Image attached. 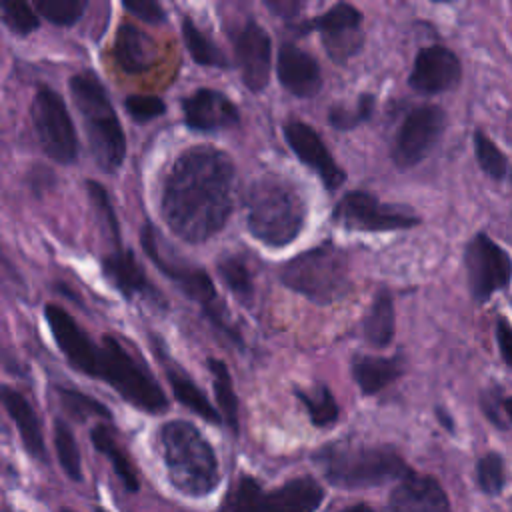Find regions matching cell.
Returning <instances> with one entry per match:
<instances>
[{
    "label": "cell",
    "instance_id": "cell-7",
    "mask_svg": "<svg viewBox=\"0 0 512 512\" xmlns=\"http://www.w3.org/2000/svg\"><path fill=\"white\" fill-rule=\"evenodd\" d=\"M326 480L340 488H370L402 480L410 466L390 446L332 444L316 454Z\"/></svg>",
    "mask_w": 512,
    "mask_h": 512
},
{
    "label": "cell",
    "instance_id": "cell-18",
    "mask_svg": "<svg viewBox=\"0 0 512 512\" xmlns=\"http://www.w3.org/2000/svg\"><path fill=\"white\" fill-rule=\"evenodd\" d=\"M102 274L106 280L128 300L142 298L146 302H152L158 306L162 304V296L154 288V284L148 280L144 268L136 260L132 250L114 248L102 258Z\"/></svg>",
    "mask_w": 512,
    "mask_h": 512
},
{
    "label": "cell",
    "instance_id": "cell-29",
    "mask_svg": "<svg viewBox=\"0 0 512 512\" xmlns=\"http://www.w3.org/2000/svg\"><path fill=\"white\" fill-rule=\"evenodd\" d=\"M182 38L188 54L196 64L208 68H228V58L224 56V52L204 30L198 28V24L190 16L182 18Z\"/></svg>",
    "mask_w": 512,
    "mask_h": 512
},
{
    "label": "cell",
    "instance_id": "cell-6",
    "mask_svg": "<svg viewBox=\"0 0 512 512\" xmlns=\"http://www.w3.org/2000/svg\"><path fill=\"white\" fill-rule=\"evenodd\" d=\"M140 242L148 258L154 262V266L170 282H174L186 298L194 300L202 308V312L212 322V326H216L224 336L240 344L242 338L238 334V328L234 326L224 302L220 300L208 272L196 264L182 260L178 254H172L150 222L142 226Z\"/></svg>",
    "mask_w": 512,
    "mask_h": 512
},
{
    "label": "cell",
    "instance_id": "cell-24",
    "mask_svg": "<svg viewBox=\"0 0 512 512\" xmlns=\"http://www.w3.org/2000/svg\"><path fill=\"white\" fill-rule=\"evenodd\" d=\"M2 404L8 412V416L12 418V422L16 424L28 454L42 460L46 456L42 428H40V420H38L32 404L28 402V398L22 392H18L16 388H10L4 384L2 386Z\"/></svg>",
    "mask_w": 512,
    "mask_h": 512
},
{
    "label": "cell",
    "instance_id": "cell-45",
    "mask_svg": "<svg viewBox=\"0 0 512 512\" xmlns=\"http://www.w3.org/2000/svg\"><path fill=\"white\" fill-rule=\"evenodd\" d=\"M436 418L440 420V424L446 428V430H454V422H452V418H450V414L444 410V408H440V406H436Z\"/></svg>",
    "mask_w": 512,
    "mask_h": 512
},
{
    "label": "cell",
    "instance_id": "cell-44",
    "mask_svg": "<svg viewBox=\"0 0 512 512\" xmlns=\"http://www.w3.org/2000/svg\"><path fill=\"white\" fill-rule=\"evenodd\" d=\"M272 10L276 12H282V16H294V12L302 6L300 2H290V0H272V2H266Z\"/></svg>",
    "mask_w": 512,
    "mask_h": 512
},
{
    "label": "cell",
    "instance_id": "cell-27",
    "mask_svg": "<svg viewBox=\"0 0 512 512\" xmlns=\"http://www.w3.org/2000/svg\"><path fill=\"white\" fill-rule=\"evenodd\" d=\"M472 148L478 168L484 172L486 178L498 184H512V164L502 148L480 128L472 132Z\"/></svg>",
    "mask_w": 512,
    "mask_h": 512
},
{
    "label": "cell",
    "instance_id": "cell-42",
    "mask_svg": "<svg viewBox=\"0 0 512 512\" xmlns=\"http://www.w3.org/2000/svg\"><path fill=\"white\" fill-rule=\"evenodd\" d=\"M122 6L148 24H160L166 20L164 8L152 0H132V2H124Z\"/></svg>",
    "mask_w": 512,
    "mask_h": 512
},
{
    "label": "cell",
    "instance_id": "cell-9",
    "mask_svg": "<svg viewBox=\"0 0 512 512\" xmlns=\"http://www.w3.org/2000/svg\"><path fill=\"white\" fill-rule=\"evenodd\" d=\"M464 268L476 304H486L494 294L512 286V256L486 232H476L466 242Z\"/></svg>",
    "mask_w": 512,
    "mask_h": 512
},
{
    "label": "cell",
    "instance_id": "cell-49",
    "mask_svg": "<svg viewBox=\"0 0 512 512\" xmlns=\"http://www.w3.org/2000/svg\"><path fill=\"white\" fill-rule=\"evenodd\" d=\"M62 512H72V510H62Z\"/></svg>",
    "mask_w": 512,
    "mask_h": 512
},
{
    "label": "cell",
    "instance_id": "cell-17",
    "mask_svg": "<svg viewBox=\"0 0 512 512\" xmlns=\"http://www.w3.org/2000/svg\"><path fill=\"white\" fill-rule=\"evenodd\" d=\"M184 122L190 130L218 132L240 122L238 106L220 90L198 88L182 100Z\"/></svg>",
    "mask_w": 512,
    "mask_h": 512
},
{
    "label": "cell",
    "instance_id": "cell-33",
    "mask_svg": "<svg viewBox=\"0 0 512 512\" xmlns=\"http://www.w3.org/2000/svg\"><path fill=\"white\" fill-rule=\"evenodd\" d=\"M474 478L478 488L486 496H498L502 494L506 486V462L500 452L490 450L484 456L478 458L474 468Z\"/></svg>",
    "mask_w": 512,
    "mask_h": 512
},
{
    "label": "cell",
    "instance_id": "cell-19",
    "mask_svg": "<svg viewBox=\"0 0 512 512\" xmlns=\"http://www.w3.org/2000/svg\"><path fill=\"white\" fill-rule=\"evenodd\" d=\"M392 512H452L448 494L428 474H406L390 494Z\"/></svg>",
    "mask_w": 512,
    "mask_h": 512
},
{
    "label": "cell",
    "instance_id": "cell-30",
    "mask_svg": "<svg viewBox=\"0 0 512 512\" xmlns=\"http://www.w3.org/2000/svg\"><path fill=\"white\" fill-rule=\"evenodd\" d=\"M208 370L212 378V390L222 414V420L232 428L238 430V396L234 392L232 376L228 366L218 358H208Z\"/></svg>",
    "mask_w": 512,
    "mask_h": 512
},
{
    "label": "cell",
    "instance_id": "cell-32",
    "mask_svg": "<svg viewBox=\"0 0 512 512\" xmlns=\"http://www.w3.org/2000/svg\"><path fill=\"white\" fill-rule=\"evenodd\" d=\"M296 396L302 402V406L306 408L310 422L314 426L326 428L338 420L340 408H338V402L332 396L328 386L318 384L312 390H296Z\"/></svg>",
    "mask_w": 512,
    "mask_h": 512
},
{
    "label": "cell",
    "instance_id": "cell-3",
    "mask_svg": "<svg viewBox=\"0 0 512 512\" xmlns=\"http://www.w3.org/2000/svg\"><path fill=\"white\" fill-rule=\"evenodd\" d=\"M248 232L268 248L294 242L306 222V202L296 186L280 174H264L250 184L244 198Z\"/></svg>",
    "mask_w": 512,
    "mask_h": 512
},
{
    "label": "cell",
    "instance_id": "cell-47",
    "mask_svg": "<svg viewBox=\"0 0 512 512\" xmlns=\"http://www.w3.org/2000/svg\"><path fill=\"white\" fill-rule=\"evenodd\" d=\"M342 512H376L372 510L368 504H356V506H350V508H344Z\"/></svg>",
    "mask_w": 512,
    "mask_h": 512
},
{
    "label": "cell",
    "instance_id": "cell-39",
    "mask_svg": "<svg viewBox=\"0 0 512 512\" xmlns=\"http://www.w3.org/2000/svg\"><path fill=\"white\" fill-rule=\"evenodd\" d=\"M2 20L8 26V30L18 36H28L40 26V14L30 4L20 0L2 2Z\"/></svg>",
    "mask_w": 512,
    "mask_h": 512
},
{
    "label": "cell",
    "instance_id": "cell-4",
    "mask_svg": "<svg viewBox=\"0 0 512 512\" xmlns=\"http://www.w3.org/2000/svg\"><path fill=\"white\" fill-rule=\"evenodd\" d=\"M70 94L94 162L108 174L116 172L126 158V136L104 84L92 70H82L70 78Z\"/></svg>",
    "mask_w": 512,
    "mask_h": 512
},
{
    "label": "cell",
    "instance_id": "cell-28",
    "mask_svg": "<svg viewBox=\"0 0 512 512\" xmlns=\"http://www.w3.org/2000/svg\"><path fill=\"white\" fill-rule=\"evenodd\" d=\"M90 440H92L94 448H96L98 452H102V454L110 460L114 472H116L118 478L124 482V486H126L128 490L136 492L138 486H140L138 476H136V468H134L132 460L128 458V454H126V452L120 448V444L116 442L112 430H110L106 424H98V426L92 428Z\"/></svg>",
    "mask_w": 512,
    "mask_h": 512
},
{
    "label": "cell",
    "instance_id": "cell-23",
    "mask_svg": "<svg viewBox=\"0 0 512 512\" xmlns=\"http://www.w3.org/2000/svg\"><path fill=\"white\" fill-rule=\"evenodd\" d=\"M324 500V488L310 476L294 478L266 492L262 512H314Z\"/></svg>",
    "mask_w": 512,
    "mask_h": 512
},
{
    "label": "cell",
    "instance_id": "cell-37",
    "mask_svg": "<svg viewBox=\"0 0 512 512\" xmlns=\"http://www.w3.org/2000/svg\"><path fill=\"white\" fill-rule=\"evenodd\" d=\"M86 192H88V198H90V204L96 212L98 222L108 232V238L114 242V248H120V226H118V218H116V212L112 208V202L108 198L106 188L96 180H88L86 182Z\"/></svg>",
    "mask_w": 512,
    "mask_h": 512
},
{
    "label": "cell",
    "instance_id": "cell-12",
    "mask_svg": "<svg viewBox=\"0 0 512 512\" xmlns=\"http://www.w3.org/2000/svg\"><path fill=\"white\" fill-rule=\"evenodd\" d=\"M448 118L438 104L414 106L402 120L394 142H392V162L400 170L414 168L420 164L440 142L446 130Z\"/></svg>",
    "mask_w": 512,
    "mask_h": 512
},
{
    "label": "cell",
    "instance_id": "cell-25",
    "mask_svg": "<svg viewBox=\"0 0 512 512\" xmlns=\"http://www.w3.org/2000/svg\"><path fill=\"white\" fill-rule=\"evenodd\" d=\"M352 378L358 384L360 392L366 396L378 394L394 380H398L404 372V364L400 356H366L356 354L352 358Z\"/></svg>",
    "mask_w": 512,
    "mask_h": 512
},
{
    "label": "cell",
    "instance_id": "cell-1",
    "mask_svg": "<svg viewBox=\"0 0 512 512\" xmlns=\"http://www.w3.org/2000/svg\"><path fill=\"white\" fill-rule=\"evenodd\" d=\"M234 162L208 144L184 150L170 166L160 210L174 236L202 244L216 236L234 208Z\"/></svg>",
    "mask_w": 512,
    "mask_h": 512
},
{
    "label": "cell",
    "instance_id": "cell-11",
    "mask_svg": "<svg viewBox=\"0 0 512 512\" xmlns=\"http://www.w3.org/2000/svg\"><path fill=\"white\" fill-rule=\"evenodd\" d=\"M32 122L42 152L58 164H72L78 156V136L70 112L56 90L38 86L32 102Z\"/></svg>",
    "mask_w": 512,
    "mask_h": 512
},
{
    "label": "cell",
    "instance_id": "cell-34",
    "mask_svg": "<svg viewBox=\"0 0 512 512\" xmlns=\"http://www.w3.org/2000/svg\"><path fill=\"white\" fill-rule=\"evenodd\" d=\"M374 96L372 94H360L354 104H334L328 112V122L336 130H352L360 126L362 122L370 120L374 112Z\"/></svg>",
    "mask_w": 512,
    "mask_h": 512
},
{
    "label": "cell",
    "instance_id": "cell-20",
    "mask_svg": "<svg viewBox=\"0 0 512 512\" xmlns=\"http://www.w3.org/2000/svg\"><path fill=\"white\" fill-rule=\"evenodd\" d=\"M276 74L282 88L298 98H312L322 88V72L316 58L292 42L280 46Z\"/></svg>",
    "mask_w": 512,
    "mask_h": 512
},
{
    "label": "cell",
    "instance_id": "cell-13",
    "mask_svg": "<svg viewBox=\"0 0 512 512\" xmlns=\"http://www.w3.org/2000/svg\"><path fill=\"white\" fill-rule=\"evenodd\" d=\"M302 30H316L322 38L326 54L336 64L348 62L354 54L360 52L364 44L362 12L348 2L330 6L308 24H302Z\"/></svg>",
    "mask_w": 512,
    "mask_h": 512
},
{
    "label": "cell",
    "instance_id": "cell-40",
    "mask_svg": "<svg viewBox=\"0 0 512 512\" xmlns=\"http://www.w3.org/2000/svg\"><path fill=\"white\" fill-rule=\"evenodd\" d=\"M58 390V396H60V402L64 406V410L74 416L76 420H84L88 416H98V418H110V410L94 400L92 396L80 392V390H72V388H56Z\"/></svg>",
    "mask_w": 512,
    "mask_h": 512
},
{
    "label": "cell",
    "instance_id": "cell-46",
    "mask_svg": "<svg viewBox=\"0 0 512 512\" xmlns=\"http://www.w3.org/2000/svg\"><path fill=\"white\" fill-rule=\"evenodd\" d=\"M502 412L506 414L508 422L512 424V394L510 396H502Z\"/></svg>",
    "mask_w": 512,
    "mask_h": 512
},
{
    "label": "cell",
    "instance_id": "cell-22",
    "mask_svg": "<svg viewBox=\"0 0 512 512\" xmlns=\"http://www.w3.org/2000/svg\"><path fill=\"white\" fill-rule=\"evenodd\" d=\"M112 58L126 74H142L156 60V46L148 34L134 24H122L116 30Z\"/></svg>",
    "mask_w": 512,
    "mask_h": 512
},
{
    "label": "cell",
    "instance_id": "cell-21",
    "mask_svg": "<svg viewBox=\"0 0 512 512\" xmlns=\"http://www.w3.org/2000/svg\"><path fill=\"white\" fill-rule=\"evenodd\" d=\"M152 346L154 352L164 368L166 380L176 396V400L186 406L188 410H192L194 414H198L200 418L212 422V424H222V414L208 402L206 394L196 386V382L168 356L162 340H158V336H152Z\"/></svg>",
    "mask_w": 512,
    "mask_h": 512
},
{
    "label": "cell",
    "instance_id": "cell-15",
    "mask_svg": "<svg viewBox=\"0 0 512 512\" xmlns=\"http://www.w3.org/2000/svg\"><path fill=\"white\" fill-rule=\"evenodd\" d=\"M282 132L296 158L320 178L326 190H338L346 182V172L310 124L302 120H288Z\"/></svg>",
    "mask_w": 512,
    "mask_h": 512
},
{
    "label": "cell",
    "instance_id": "cell-35",
    "mask_svg": "<svg viewBox=\"0 0 512 512\" xmlns=\"http://www.w3.org/2000/svg\"><path fill=\"white\" fill-rule=\"evenodd\" d=\"M264 496L262 486L254 478L244 476L228 492L222 512H262Z\"/></svg>",
    "mask_w": 512,
    "mask_h": 512
},
{
    "label": "cell",
    "instance_id": "cell-26",
    "mask_svg": "<svg viewBox=\"0 0 512 512\" xmlns=\"http://www.w3.org/2000/svg\"><path fill=\"white\" fill-rule=\"evenodd\" d=\"M364 338L372 348H386L396 332L394 298L390 290L380 288L372 298V304L364 318Z\"/></svg>",
    "mask_w": 512,
    "mask_h": 512
},
{
    "label": "cell",
    "instance_id": "cell-2",
    "mask_svg": "<svg viewBox=\"0 0 512 512\" xmlns=\"http://www.w3.org/2000/svg\"><path fill=\"white\" fill-rule=\"evenodd\" d=\"M44 318L56 346L74 370L106 382L138 410L160 414L168 408V398L146 362L128 352L116 336L106 334L100 342H94L74 316L58 304H46Z\"/></svg>",
    "mask_w": 512,
    "mask_h": 512
},
{
    "label": "cell",
    "instance_id": "cell-41",
    "mask_svg": "<svg viewBox=\"0 0 512 512\" xmlns=\"http://www.w3.org/2000/svg\"><path fill=\"white\" fill-rule=\"evenodd\" d=\"M124 108L138 124H146L166 112V102L152 94H130L124 98Z\"/></svg>",
    "mask_w": 512,
    "mask_h": 512
},
{
    "label": "cell",
    "instance_id": "cell-43",
    "mask_svg": "<svg viewBox=\"0 0 512 512\" xmlns=\"http://www.w3.org/2000/svg\"><path fill=\"white\" fill-rule=\"evenodd\" d=\"M494 336H496V346H498V352H500V360L508 368H512V324H510L508 318L500 316L496 320Z\"/></svg>",
    "mask_w": 512,
    "mask_h": 512
},
{
    "label": "cell",
    "instance_id": "cell-38",
    "mask_svg": "<svg viewBox=\"0 0 512 512\" xmlns=\"http://www.w3.org/2000/svg\"><path fill=\"white\" fill-rule=\"evenodd\" d=\"M86 10L84 0H38L36 12L54 26H74Z\"/></svg>",
    "mask_w": 512,
    "mask_h": 512
},
{
    "label": "cell",
    "instance_id": "cell-31",
    "mask_svg": "<svg viewBox=\"0 0 512 512\" xmlns=\"http://www.w3.org/2000/svg\"><path fill=\"white\" fill-rule=\"evenodd\" d=\"M216 270L226 284V288L242 302L250 304L254 298V280L252 272L240 254H226L218 260Z\"/></svg>",
    "mask_w": 512,
    "mask_h": 512
},
{
    "label": "cell",
    "instance_id": "cell-10",
    "mask_svg": "<svg viewBox=\"0 0 512 512\" xmlns=\"http://www.w3.org/2000/svg\"><path fill=\"white\" fill-rule=\"evenodd\" d=\"M332 220L340 228L356 232H394L420 224V216L408 206L386 204L364 190L344 194L332 210Z\"/></svg>",
    "mask_w": 512,
    "mask_h": 512
},
{
    "label": "cell",
    "instance_id": "cell-14",
    "mask_svg": "<svg viewBox=\"0 0 512 512\" xmlns=\"http://www.w3.org/2000/svg\"><path fill=\"white\" fill-rule=\"evenodd\" d=\"M232 44L244 86L250 92L264 90L272 70V42L268 32L256 20L248 18L232 32Z\"/></svg>",
    "mask_w": 512,
    "mask_h": 512
},
{
    "label": "cell",
    "instance_id": "cell-48",
    "mask_svg": "<svg viewBox=\"0 0 512 512\" xmlns=\"http://www.w3.org/2000/svg\"><path fill=\"white\" fill-rule=\"evenodd\" d=\"M96 512H106V510L104 508H96Z\"/></svg>",
    "mask_w": 512,
    "mask_h": 512
},
{
    "label": "cell",
    "instance_id": "cell-36",
    "mask_svg": "<svg viewBox=\"0 0 512 512\" xmlns=\"http://www.w3.org/2000/svg\"><path fill=\"white\" fill-rule=\"evenodd\" d=\"M54 448H56L58 462H60L62 470L66 472V476L76 480V482L82 480L80 452H78V446H76L72 430L62 420H56V424H54Z\"/></svg>",
    "mask_w": 512,
    "mask_h": 512
},
{
    "label": "cell",
    "instance_id": "cell-16",
    "mask_svg": "<svg viewBox=\"0 0 512 512\" xmlns=\"http://www.w3.org/2000/svg\"><path fill=\"white\" fill-rule=\"evenodd\" d=\"M462 80L460 58L442 44L420 48L408 74V84L418 94H442L454 90Z\"/></svg>",
    "mask_w": 512,
    "mask_h": 512
},
{
    "label": "cell",
    "instance_id": "cell-8",
    "mask_svg": "<svg viewBox=\"0 0 512 512\" xmlns=\"http://www.w3.org/2000/svg\"><path fill=\"white\" fill-rule=\"evenodd\" d=\"M280 280L286 288L316 304H332L344 298L352 286L348 256L332 242L288 260L280 270Z\"/></svg>",
    "mask_w": 512,
    "mask_h": 512
},
{
    "label": "cell",
    "instance_id": "cell-5",
    "mask_svg": "<svg viewBox=\"0 0 512 512\" xmlns=\"http://www.w3.org/2000/svg\"><path fill=\"white\" fill-rule=\"evenodd\" d=\"M160 450L172 484L188 496H204L220 482L218 460L202 432L186 420H170L158 430Z\"/></svg>",
    "mask_w": 512,
    "mask_h": 512
}]
</instances>
